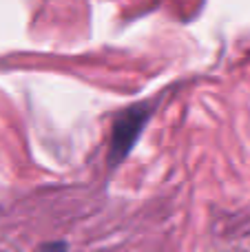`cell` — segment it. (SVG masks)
I'll return each instance as SVG.
<instances>
[{
    "label": "cell",
    "mask_w": 250,
    "mask_h": 252,
    "mask_svg": "<svg viewBox=\"0 0 250 252\" xmlns=\"http://www.w3.org/2000/svg\"><path fill=\"white\" fill-rule=\"evenodd\" d=\"M151 109L146 104L128 106L126 111L113 120V130H111V148H109V161L111 166H118L124 157L135 146L137 137L142 135V128L149 122Z\"/></svg>",
    "instance_id": "obj_1"
}]
</instances>
